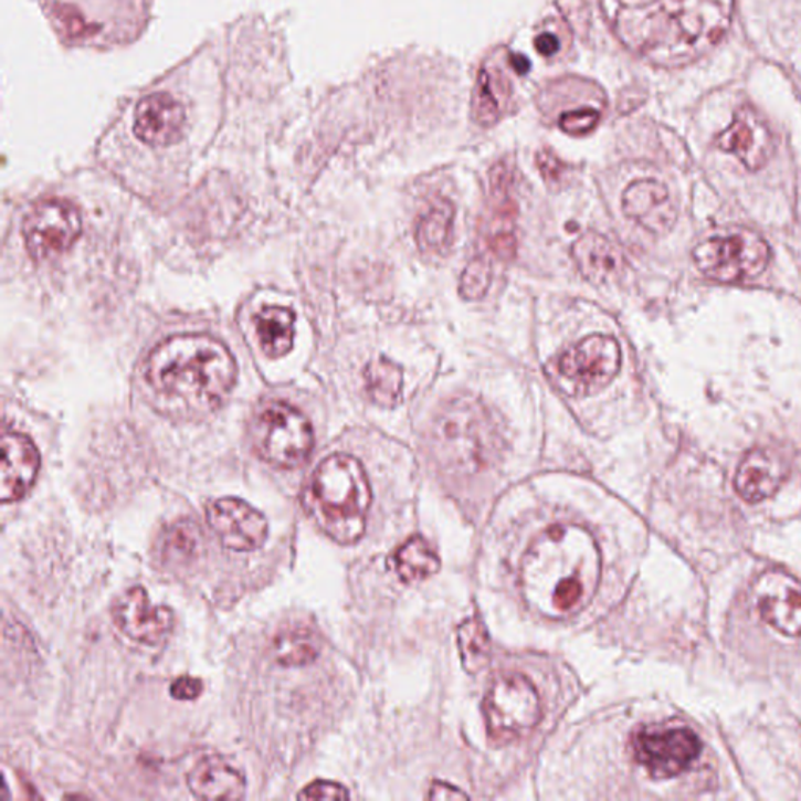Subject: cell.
Instances as JSON below:
<instances>
[{
  "mask_svg": "<svg viewBox=\"0 0 801 801\" xmlns=\"http://www.w3.org/2000/svg\"><path fill=\"white\" fill-rule=\"evenodd\" d=\"M299 800H346L349 799V792L344 786L333 783V781H315V783L306 786L298 793Z\"/></svg>",
  "mask_w": 801,
  "mask_h": 801,
  "instance_id": "obj_32",
  "label": "cell"
},
{
  "mask_svg": "<svg viewBox=\"0 0 801 801\" xmlns=\"http://www.w3.org/2000/svg\"><path fill=\"white\" fill-rule=\"evenodd\" d=\"M454 217L456 209L453 202L439 198L432 202L428 212L421 214L415 239L419 247L424 252L445 251L453 236Z\"/></svg>",
  "mask_w": 801,
  "mask_h": 801,
  "instance_id": "obj_23",
  "label": "cell"
},
{
  "mask_svg": "<svg viewBox=\"0 0 801 801\" xmlns=\"http://www.w3.org/2000/svg\"><path fill=\"white\" fill-rule=\"evenodd\" d=\"M598 123H600V112L592 107H584L563 113L559 119V127L571 137H582L596 129Z\"/></svg>",
  "mask_w": 801,
  "mask_h": 801,
  "instance_id": "obj_31",
  "label": "cell"
},
{
  "mask_svg": "<svg viewBox=\"0 0 801 801\" xmlns=\"http://www.w3.org/2000/svg\"><path fill=\"white\" fill-rule=\"evenodd\" d=\"M502 443L494 412L473 397L446 402L432 426V445L440 461L462 472H476L494 462Z\"/></svg>",
  "mask_w": 801,
  "mask_h": 801,
  "instance_id": "obj_5",
  "label": "cell"
},
{
  "mask_svg": "<svg viewBox=\"0 0 801 801\" xmlns=\"http://www.w3.org/2000/svg\"><path fill=\"white\" fill-rule=\"evenodd\" d=\"M252 445L266 464L292 470L314 450V429L303 412L285 402H271L255 417Z\"/></svg>",
  "mask_w": 801,
  "mask_h": 801,
  "instance_id": "obj_6",
  "label": "cell"
},
{
  "mask_svg": "<svg viewBox=\"0 0 801 801\" xmlns=\"http://www.w3.org/2000/svg\"><path fill=\"white\" fill-rule=\"evenodd\" d=\"M601 10L628 51L656 66L679 67L720 43L735 0H601Z\"/></svg>",
  "mask_w": 801,
  "mask_h": 801,
  "instance_id": "obj_1",
  "label": "cell"
},
{
  "mask_svg": "<svg viewBox=\"0 0 801 801\" xmlns=\"http://www.w3.org/2000/svg\"><path fill=\"white\" fill-rule=\"evenodd\" d=\"M537 167H539L541 176L547 180H558L563 171L562 161L547 149L537 154Z\"/></svg>",
  "mask_w": 801,
  "mask_h": 801,
  "instance_id": "obj_35",
  "label": "cell"
},
{
  "mask_svg": "<svg viewBox=\"0 0 801 801\" xmlns=\"http://www.w3.org/2000/svg\"><path fill=\"white\" fill-rule=\"evenodd\" d=\"M541 716L540 698L531 681L520 673H504L492 683L484 699L488 737L498 746L529 735Z\"/></svg>",
  "mask_w": 801,
  "mask_h": 801,
  "instance_id": "obj_8",
  "label": "cell"
},
{
  "mask_svg": "<svg viewBox=\"0 0 801 801\" xmlns=\"http://www.w3.org/2000/svg\"><path fill=\"white\" fill-rule=\"evenodd\" d=\"M429 799H431V800H465V799H468V795H466L465 792L459 791V789L453 788V786L445 784V783H435L431 788V793H429Z\"/></svg>",
  "mask_w": 801,
  "mask_h": 801,
  "instance_id": "obj_37",
  "label": "cell"
},
{
  "mask_svg": "<svg viewBox=\"0 0 801 801\" xmlns=\"http://www.w3.org/2000/svg\"><path fill=\"white\" fill-rule=\"evenodd\" d=\"M560 10L563 11V17L569 19L571 24L575 22V18L578 17L579 21V33L586 32L589 29V13H582L581 11H588L584 0H559Z\"/></svg>",
  "mask_w": 801,
  "mask_h": 801,
  "instance_id": "obj_34",
  "label": "cell"
},
{
  "mask_svg": "<svg viewBox=\"0 0 801 801\" xmlns=\"http://www.w3.org/2000/svg\"><path fill=\"white\" fill-rule=\"evenodd\" d=\"M113 620L123 634L143 645H159L175 628V612L150 603L143 588H131L116 600Z\"/></svg>",
  "mask_w": 801,
  "mask_h": 801,
  "instance_id": "obj_14",
  "label": "cell"
},
{
  "mask_svg": "<svg viewBox=\"0 0 801 801\" xmlns=\"http://www.w3.org/2000/svg\"><path fill=\"white\" fill-rule=\"evenodd\" d=\"M394 570L402 581H424L438 573L440 559L423 537H412L394 552Z\"/></svg>",
  "mask_w": 801,
  "mask_h": 801,
  "instance_id": "obj_25",
  "label": "cell"
},
{
  "mask_svg": "<svg viewBox=\"0 0 801 801\" xmlns=\"http://www.w3.org/2000/svg\"><path fill=\"white\" fill-rule=\"evenodd\" d=\"M82 233L78 210L65 199L38 202L22 224L25 247L35 261L59 257Z\"/></svg>",
  "mask_w": 801,
  "mask_h": 801,
  "instance_id": "obj_10",
  "label": "cell"
},
{
  "mask_svg": "<svg viewBox=\"0 0 801 801\" xmlns=\"http://www.w3.org/2000/svg\"><path fill=\"white\" fill-rule=\"evenodd\" d=\"M716 145L733 154L748 171H759L772 159L774 140L765 119L751 108H740L729 127L718 135Z\"/></svg>",
  "mask_w": 801,
  "mask_h": 801,
  "instance_id": "obj_15",
  "label": "cell"
},
{
  "mask_svg": "<svg viewBox=\"0 0 801 801\" xmlns=\"http://www.w3.org/2000/svg\"><path fill=\"white\" fill-rule=\"evenodd\" d=\"M571 257L579 273L592 284H603L623 268V254L608 236L598 232L584 233L571 247Z\"/></svg>",
  "mask_w": 801,
  "mask_h": 801,
  "instance_id": "obj_21",
  "label": "cell"
},
{
  "mask_svg": "<svg viewBox=\"0 0 801 801\" xmlns=\"http://www.w3.org/2000/svg\"><path fill=\"white\" fill-rule=\"evenodd\" d=\"M622 349L614 337L593 334L567 349L559 360L563 378L586 390L603 389L619 375Z\"/></svg>",
  "mask_w": 801,
  "mask_h": 801,
  "instance_id": "obj_11",
  "label": "cell"
},
{
  "mask_svg": "<svg viewBox=\"0 0 801 801\" xmlns=\"http://www.w3.org/2000/svg\"><path fill=\"white\" fill-rule=\"evenodd\" d=\"M492 284V266L487 259H476L466 266L459 293L466 301L483 299Z\"/></svg>",
  "mask_w": 801,
  "mask_h": 801,
  "instance_id": "obj_30",
  "label": "cell"
},
{
  "mask_svg": "<svg viewBox=\"0 0 801 801\" xmlns=\"http://www.w3.org/2000/svg\"><path fill=\"white\" fill-rule=\"evenodd\" d=\"M365 381L371 400L382 408H394L400 404L404 375L400 365L379 357L365 370Z\"/></svg>",
  "mask_w": 801,
  "mask_h": 801,
  "instance_id": "obj_26",
  "label": "cell"
},
{
  "mask_svg": "<svg viewBox=\"0 0 801 801\" xmlns=\"http://www.w3.org/2000/svg\"><path fill=\"white\" fill-rule=\"evenodd\" d=\"M507 84L498 71L483 67L477 74L475 94H473V118L484 127L494 126L503 115L507 97Z\"/></svg>",
  "mask_w": 801,
  "mask_h": 801,
  "instance_id": "obj_24",
  "label": "cell"
},
{
  "mask_svg": "<svg viewBox=\"0 0 801 801\" xmlns=\"http://www.w3.org/2000/svg\"><path fill=\"white\" fill-rule=\"evenodd\" d=\"M40 472V453L28 435L6 432L0 464V499L18 503L29 494Z\"/></svg>",
  "mask_w": 801,
  "mask_h": 801,
  "instance_id": "obj_18",
  "label": "cell"
},
{
  "mask_svg": "<svg viewBox=\"0 0 801 801\" xmlns=\"http://www.w3.org/2000/svg\"><path fill=\"white\" fill-rule=\"evenodd\" d=\"M169 692H171V697L179 702H191V699L201 697L202 681L193 678V676H182L171 684Z\"/></svg>",
  "mask_w": 801,
  "mask_h": 801,
  "instance_id": "obj_33",
  "label": "cell"
},
{
  "mask_svg": "<svg viewBox=\"0 0 801 801\" xmlns=\"http://www.w3.org/2000/svg\"><path fill=\"white\" fill-rule=\"evenodd\" d=\"M635 761L656 780L687 772L702 755L699 737L687 727L650 725L633 737Z\"/></svg>",
  "mask_w": 801,
  "mask_h": 801,
  "instance_id": "obj_9",
  "label": "cell"
},
{
  "mask_svg": "<svg viewBox=\"0 0 801 801\" xmlns=\"http://www.w3.org/2000/svg\"><path fill=\"white\" fill-rule=\"evenodd\" d=\"M623 213L654 235H664L676 223L675 202L664 183L653 179L635 180L624 190Z\"/></svg>",
  "mask_w": 801,
  "mask_h": 801,
  "instance_id": "obj_17",
  "label": "cell"
},
{
  "mask_svg": "<svg viewBox=\"0 0 801 801\" xmlns=\"http://www.w3.org/2000/svg\"><path fill=\"white\" fill-rule=\"evenodd\" d=\"M273 653L277 664L284 667H304L317 661L319 645L310 631L296 628L284 631L274 639Z\"/></svg>",
  "mask_w": 801,
  "mask_h": 801,
  "instance_id": "obj_29",
  "label": "cell"
},
{
  "mask_svg": "<svg viewBox=\"0 0 801 801\" xmlns=\"http://www.w3.org/2000/svg\"><path fill=\"white\" fill-rule=\"evenodd\" d=\"M205 518L214 536L228 550L257 551L268 537L270 528L265 515L233 496L207 504Z\"/></svg>",
  "mask_w": 801,
  "mask_h": 801,
  "instance_id": "obj_12",
  "label": "cell"
},
{
  "mask_svg": "<svg viewBox=\"0 0 801 801\" xmlns=\"http://www.w3.org/2000/svg\"><path fill=\"white\" fill-rule=\"evenodd\" d=\"M692 257L706 280L737 284L761 276L772 259V250L759 233L740 229L698 243Z\"/></svg>",
  "mask_w": 801,
  "mask_h": 801,
  "instance_id": "obj_7",
  "label": "cell"
},
{
  "mask_svg": "<svg viewBox=\"0 0 801 801\" xmlns=\"http://www.w3.org/2000/svg\"><path fill=\"white\" fill-rule=\"evenodd\" d=\"M513 66L518 74H526L531 70V63H529V60L525 55H514Z\"/></svg>",
  "mask_w": 801,
  "mask_h": 801,
  "instance_id": "obj_38",
  "label": "cell"
},
{
  "mask_svg": "<svg viewBox=\"0 0 801 801\" xmlns=\"http://www.w3.org/2000/svg\"><path fill=\"white\" fill-rule=\"evenodd\" d=\"M457 646L465 671L475 673L487 667L491 661V637L479 616L466 619L457 630Z\"/></svg>",
  "mask_w": 801,
  "mask_h": 801,
  "instance_id": "obj_28",
  "label": "cell"
},
{
  "mask_svg": "<svg viewBox=\"0 0 801 801\" xmlns=\"http://www.w3.org/2000/svg\"><path fill=\"white\" fill-rule=\"evenodd\" d=\"M788 476V462L777 450L753 447L737 466L735 488L744 502L758 504L772 498Z\"/></svg>",
  "mask_w": 801,
  "mask_h": 801,
  "instance_id": "obj_16",
  "label": "cell"
},
{
  "mask_svg": "<svg viewBox=\"0 0 801 801\" xmlns=\"http://www.w3.org/2000/svg\"><path fill=\"white\" fill-rule=\"evenodd\" d=\"M146 379L165 400L191 410H212L236 381L232 352L220 340L183 334L161 341L148 359Z\"/></svg>",
  "mask_w": 801,
  "mask_h": 801,
  "instance_id": "obj_3",
  "label": "cell"
},
{
  "mask_svg": "<svg viewBox=\"0 0 801 801\" xmlns=\"http://www.w3.org/2000/svg\"><path fill=\"white\" fill-rule=\"evenodd\" d=\"M188 788L201 800H240L246 792V781L235 767L220 756H205L190 770Z\"/></svg>",
  "mask_w": 801,
  "mask_h": 801,
  "instance_id": "obj_20",
  "label": "cell"
},
{
  "mask_svg": "<svg viewBox=\"0 0 801 801\" xmlns=\"http://www.w3.org/2000/svg\"><path fill=\"white\" fill-rule=\"evenodd\" d=\"M186 119V108L171 94L154 93L138 104L135 134L146 145L169 146L179 140Z\"/></svg>",
  "mask_w": 801,
  "mask_h": 801,
  "instance_id": "obj_19",
  "label": "cell"
},
{
  "mask_svg": "<svg viewBox=\"0 0 801 801\" xmlns=\"http://www.w3.org/2000/svg\"><path fill=\"white\" fill-rule=\"evenodd\" d=\"M371 506V487L356 457L333 454L315 470L303 495V507L319 531L340 545L363 536Z\"/></svg>",
  "mask_w": 801,
  "mask_h": 801,
  "instance_id": "obj_4",
  "label": "cell"
},
{
  "mask_svg": "<svg viewBox=\"0 0 801 801\" xmlns=\"http://www.w3.org/2000/svg\"><path fill=\"white\" fill-rule=\"evenodd\" d=\"M160 544L161 559L165 562L187 566L201 555L202 533L193 521H178L161 534Z\"/></svg>",
  "mask_w": 801,
  "mask_h": 801,
  "instance_id": "obj_27",
  "label": "cell"
},
{
  "mask_svg": "<svg viewBox=\"0 0 801 801\" xmlns=\"http://www.w3.org/2000/svg\"><path fill=\"white\" fill-rule=\"evenodd\" d=\"M534 46H536L537 52H539L540 55L544 56H552L558 54L560 49L559 38L555 35V33H541V35L536 38V41H534Z\"/></svg>",
  "mask_w": 801,
  "mask_h": 801,
  "instance_id": "obj_36",
  "label": "cell"
},
{
  "mask_svg": "<svg viewBox=\"0 0 801 801\" xmlns=\"http://www.w3.org/2000/svg\"><path fill=\"white\" fill-rule=\"evenodd\" d=\"M295 314L292 308L266 306L254 317L255 334L262 351L271 359L292 351L295 340Z\"/></svg>",
  "mask_w": 801,
  "mask_h": 801,
  "instance_id": "obj_22",
  "label": "cell"
},
{
  "mask_svg": "<svg viewBox=\"0 0 801 801\" xmlns=\"http://www.w3.org/2000/svg\"><path fill=\"white\" fill-rule=\"evenodd\" d=\"M601 579V552L588 529L552 525L536 537L521 559L526 603L550 619L577 614L592 601Z\"/></svg>",
  "mask_w": 801,
  "mask_h": 801,
  "instance_id": "obj_2",
  "label": "cell"
},
{
  "mask_svg": "<svg viewBox=\"0 0 801 801\" xmlns=\"http://www.w3.org/2000/svg\"><path fill=\"white\" fill-rule=\"evenodd\" d=\"M759 615L769 626L788 637L801 635V581L784 570L759 575L753 584Z\"/></svg>",
  "mask_w": 801,
  "mask_h": 801,
  "instance_id": "obj_13",
  "label": "cell"
}]
</instances>
